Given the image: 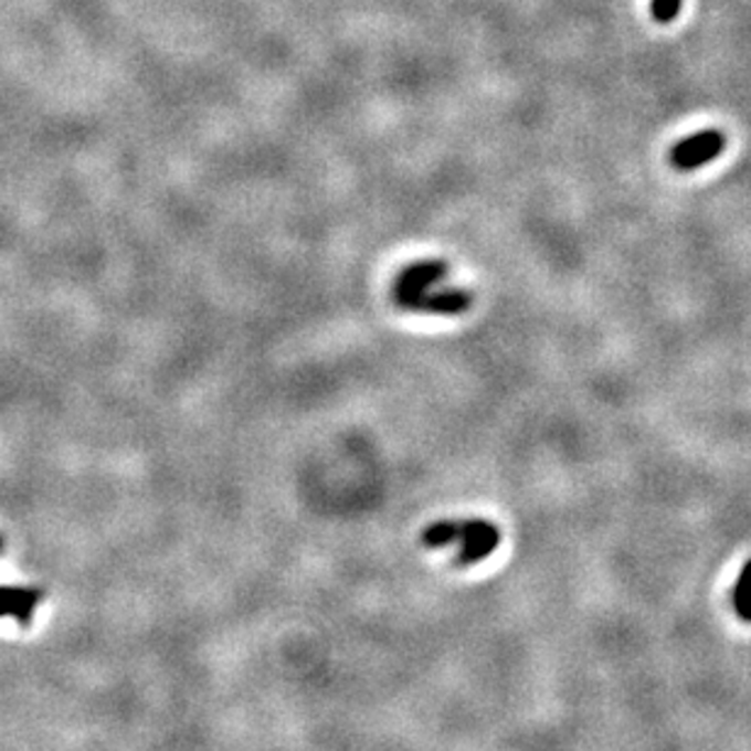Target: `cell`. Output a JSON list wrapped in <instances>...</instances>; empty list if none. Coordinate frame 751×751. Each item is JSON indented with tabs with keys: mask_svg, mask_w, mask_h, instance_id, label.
I'll list each match as a JSON object with an SVG mask.
<instances>
[{
	"mask_svg": "<svg viewBox=\"0 0 751 751\" xmlns=\"http://www.w3.org/2000/svg\"><path fill=\"white\" fill-rule=\"evenodd\" d=\"M474 305V293L466 288H430L427 293L415 298V313H432V315H464Z\"/></svg>",
	"mask_w": 751,
	"mask_h": 751,
	"instance_id": "cell-4",
	"label": "cell"
},
{
	"mask_svg": "<svg viewBox=\"0 0 751 751\" xmlns=\"http://www.w3.org/2000/svg\"><path fill=\"white\" fill-rule=\"evenodd\" d=\"M734 610L739 620H744L751 625V559L739 571V579L734 585Z\"/></svg>",
	"mask_w": 751,
	"mask_h": 751,
	"instance_id": "cell-7",
	"label": "cell"
},
{
	"mask_svg": "<svg viewBox=\"0 0 751 751\" xmlns=\"http://www.w3.org/2000/svg\"><path fill=\"white\" fill-rule=\"evenodd\" d=\"M727 147V137L720 130H700L688 135L668 151V161L676 171H696L718 159Z\"/></svg>",
	"mask_w": 751,
	"mask_h": 751,
	"instance_id": "cell-2",
	"label": "cell"
},
{
	"mask_svg": "<svg viewBox=\"0 0 751 751\" xmlns=\"http://www.w3.org/2000/svg\"><path fill=\"white\" fill-rule=\"evenodd\" d=\"M0 551H3V537H0Z\"/></svg>",
	"mask_w": 751,
	"mask_h": 751,
	"instance_id": "cell-9",
	"label": "cell"
},
{
	"mask_svg": "<svg viewBox=\"0 0 751 751\" xmlns=\"http://www.w3.org/2000/svg\"><path fill=\"white\" fill-rule=\"evenodd\" d=\"M680 6H684V0H652V18L659 22V25H668V22H674L680 13Z\"/></svg>",
	"mask_w": 751,
	"mask_h": 751,
	"instance_id": "cell-8",
	"label": "cell"
},
{
	"mask_svg": "<svg viewBox=\"0 0 751 751\" xmlns=\"http://www.w3.org/2000/svg\"><path fill=\"white\" fill-rule=\"evenodd\" d=\"M447 274H449V266L442 260H425V262H415V264L405 266L403 272L395 276L393 303L398 305V308L410 310L417 296L442 284V281L447 278Z\"/></svg>",
	"mask_w": 751,
	"mask_h": 751,
	"instance_id": "cell-1",
	"label": "cell"
},
{
	"mask_svg": "<svg viewBox=\"0 0 751 751\" xmlns=\"http://www.w3.org/2000/svg\"><path fill=\"white\" fill-rule=\"evenodd\" d=\"M456 535H459V520H442L432 522L425 532H422V544L430 549H440L456 542Z\"/></svg>",
	"mask_w": 751,
	"mask_h": 751,
	"instance_id": "cell-6",
	"label": "cell"
},
{
	"mask_svg": "<svg viewBox=\"0 0 751 751\" xmlns=\"http://www.w3.org/2000/svg\"><path fill=\"white\" fill-rule=\"evenodd\" d=\"M40 589H22V585H0V617H15L20 627H28L34 607L42 601Z\"/></svg>",
	"mask_w": 751,
	"mask_h": 751,
	"instance_id": "cell-5",
	"label": "cell"
},
{
	"mask_svg": "<svg viewBox=\"0 0 751 751\" xmlns=\"http://www.w3.org/2000/svg\"><path fill=\"white\" fill-rule=\"evenodd\" d=\"M456 542H462V551L456 557V567H472L480 559L490 557L500 544V530L488 520H464L459 522Z\"/></svg>",
	"mask_w": 751,
	"mask_h": 751,
	"instance_id": "cell-3",
	"label": "cell"
}]
</instances>
